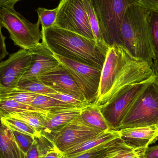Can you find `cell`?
<instances>
[{
	"instance_id": "obj_15",
	"label": "cell",
	"mask_w": 158,
	"mask_h": 158,
	"mask_svg": "<svg viewBox=\"0 0 158 158\" xmlns=\"http://www.w3.org/2000/svg\"><path fill=\"white\" fill-rule=\"evenodd\" d=\"M119 138H121L118 130L110 129L103 131L98 135L67 150L64 153V158L74 157L84 152L109 143Z\"/></svg>"
},
{
	"instance_id": "obj_23",
	"label": "cell",
	"mask_w": 158,
	"mask_h": 158,
	"mask_svg": "<svg viewBox=\"0 0 158 158\" xmlns=\"http://www.w3.org/2000/svg\"><path fill=\"white\" fill-rule=\"evenodd\" d=\"M18 87L27 92L42 95H47L56 92L44 84L38 77L21 80Z\"/></svg>"
},
{
	"instance_id": "obj_34",
	"label": "cell",
	"mask_w": 158,
	"mask_h": 158,
	"mask_svg": "<svg viewBox=\"0 0 158 158\" xmlns=\"http://www.w3.org/2000/svg\"><path fill=\"white\" fill-rule=\"evenodd\" d=\"M143 6L150 11L158 12V0H139Z\"/></svg>"
},
{
	"instance_id": "obj_13",
	"label": "cell",
	"mask_w": 158,
	"mask_h": 158,
	"mask_svg": "<svg viewBox=\"0 0 158 158\" xmlns=\"http://www.w3.org/2000/svg\"><path fill=\"white\" fill-rule=\"evenodd\" d=\"M28 51L32 56L31 65L21 80L38 77L60 64L53 53L42 42Z\"/></svg>"
},
{
	"instance_id": "obj_35",
	"label": "cell",
	"mask_w": 158,
	"mask_h": 158,
	"mask_svg": "<svg viewBox=\"0 0 158 158\" xmlns=\"http://www.w3.org/2000/svg\"><path fill=\"white\" fill-rule=\"evenodd\" d=\"M143 158H158V145L148 147L145 149Z\"/></svg>"
},
{
	"instance_id": "obj_14",
	"label": "cell",
	"mask_w": 158,
	"mask_h": 158,
	"mask_svg": "<svg viewBox=\"0 0 158 158\" xmlns=\"http://www.w3.org/2000/svg\"><path fill=\"white\" fill-rule=\"evenodd\" d=\"M118 131L121 138L137 150H144L158 140L157 126L126 128Z\"/></svg>"
},
{
	"instance_id": "obj_25",
	"label": "cell",
	"mask_w": 158,
	"mask_h": 158,
	"mask_svg": "<svg viewBox=\"0 0 158 158\" xmlns=\"http://www.w3.org/2000/svg\"><path fill=\"white\" fill-rule=\"evenodd\" d=\"M0 119L2 124L8 130L17 131L31 135L35 138L41 136L40 133L24 122L11 118H2Z\"/></svg>"
},
{
	"instance_id": "obj_29",
	"label": "cell",
	"mask_w": 158,
	"mask_h": 158,
	"mask_svg": "<svg viewBox=\"0 0 158 158\" xmlns=\"http://www.w3.org/2000/svg\"><path fill=\"white\" fill-rule=\"evenodd\" d=\"M149 24L152 44L156 60H158V12L152 11L149 16Z\"/></svg>"
},
{
	"instance_id": "obj_1",
	"label": "cell",
	"mask_w": 158,
	"mask_h": 158,
	"mask_svg": "<svg viewBox=\"0 0 158 158\" xmlns=\"http://www.w3.org/2000/svg\"><path fill=\"white\" fill-rule=\"evenodd\" d=\"M153 66L134 57L118 44L109 47L101 70L98 94L94 104L100 107L111 102L131 86L151 81Z\"/></svg>"
},
{
	"instance_id": "obj_10",
	"label": "cell",
	"mask_w": 158,
	"mask_h": 158,
	"mask_svg": "<svg viewBox=\"0 0 158 158\" xmlns=\"http://www.w3.org/2000/svg\"><path fill=\"white\" fill-rule=\"evenodd\" d=\"M151 81L131 86L110 103L99 107L111 129L117 130L129 108Z\"/></svg>"
},
{
	"instance_id": "obj_6",
	"label": "cell",
	"mask_w": 158,
	"mask_h": 158,
	"mask_svg": "<svg viewBox=\"0 0 158 158\" xmlns=\"http://www.w3.org/2000/svg\"><path fill=\"white\" fill-rule=\"evenodd\" d=\"M0 23L7 30L14 44L24 50H29L40 43L41 31L39 20L32 23L17 12L14 7H2Z\"/></svg>"
},
{
	"instance_id": "obj_12",
	"label": "cell",
	"mask_w": 158,
	"mask_h": 158,
	"mask_svg": "<svg viewBox=\"0 0 158 158\" xmlns=\"http://www.w3.org/2000/svg\"><path fill=\"white\" fill-rule=\"evenodd\" d=\"M38 78L56 92L70 95L88 103L75 80L60 63L55 68L38 77Z\"/></svg>"
},
{
	"instance_id": "obj_7",
	"label": "cell",
	"mask_w": 158,
	"mask_h": 158,
	"mask_svg": "<svg viewBox=\"0 0 158 158\" xmlns=\"http://www.w3.org/2000/svg\"><path fill=\"white\" fill-rule=\"evenodd\" d=\"M57 7L53 26L95 40L89 24L85 0H61Z\"/></svg>"
},
{
	"instance_id": "obj_26",
	"label": "cell",
	"mask_w": 158,
	"mask_h": 158,
	"mask_svg": "<svg viewBox=\"0 0 158 158\" xmlns=\"http://www.w3.org/2000/svg\"><path fill=\"white\" fill-rule=\"evenodd\" d=\"M25 110L41 111L30 105L20 103L15 100H0V118H6L7 115L11 113L22 112Z\"/></svg>"
},
{
	"instance_id": "obj_3",
	"label": "cell",
	"mask_w": 158,
	"mask_h": 158,
	"mask_svg": "<svg viewBox=\"0 0 158 158\" xmlns=\"http://www.w3.org/2000/svg\"><path fill=\"white\" fill-rule=\"evenodd\" d=\"M150 12L140 3L130 6L123 17L121 37L122 46L134 57L154 66L156 58L149 27Z\"/></svg>"
},
{
	"instance_id": "obj_28",
	"label": "cell",
	"mask_w": 158,
	"mask_h": 158,
	"mask_svg": "<svg viewBox=\"0 0 158 158\" xmlns=\"http://www.w3.org/2000/svg\"><path fill=\"white\" fill-rule=\"evenodd\" d=\"M9 131L19 147L24 154L27 155L34 143L36 138L17 131L11 130H9Z\"/></svg>"
},
{
	"instance_id": "obj_11",
	"label": "cell",
	"mask_w": 158,
	"mask_h": 158,
	"mask_svg": "<svg viewBox=\"0 0 158 158\" xmlns=\"http://www.w3.org/2000/svg\"><path fill=\"white\" fill-rule=\"evenodd\" d=\"M32 61L28 50L21 49L9 56L0 63V84L5 86L18 87L25 73L30 67Z\"/></svg>"
},
{
	"instance_id": "obj_32",
	"label": "cell",
	"mask_w": 158,
	"mask_h": 158,
	"mask_svg": "<svg viewBox=\"0 0 158 158\" xmlns=\"http://www.w3.org/2000/svg\"><path fill=\"white\" fill-rule=\"evenodd\" d=\"M64 153L61 152L55 145L52 141L44 155L43 158H64Z\"/></svg>"
},
{
	"instance_id": "obj_37",
	"label": "cell",
	"mask_w": 158,
	"mask_h": 158,
	"mask_svg": "<svg viewBox=\"0 0 158 158\" xmlns=\"http://www.w3.org/2000/svg\"><path fill=\"white\" fill-rule=\"evenodd\" d=\"M154 69H155V72L156 75L158 76V60H156L155 61L154 64Z\"/></svg>"
},
{
	"instance_id": "obj_27",
	"label": "cell",
	"mask_w": 158,
	"mask_h": 158,
	"mask_svg": "<svg viewBox=\"0 0 158 158\" xmlns=\"http://www.w3.org/2000/svg\"><path fill=\"white\" fill-rule=\"evenodd\" d=\"M58 7L53 9H46L43 7H39L36 10L38 14V20L44 29L52 27L54 25L57 13Z\"/></svg>"
},
{
	"instance_id": "obj_8",
	"label": "cell",
	"mask_w": 158,
	"mask_h": 158,
	"mask_svg": "<svg viewBox=\"0 0 158 158\" xmlns=\"http://www.w3.org/2000/svg\"><path fill=\"white\" fill-rule=\"evenodd\" d=\"M53 55L73 77L86 101L94 103L98 94L102 69Z\"/></svg>"
},
{
	"instance_id": "obj_9",
	"label": "cell",
	"mask_w": 158,
	"mask_h": 158,
	"mask_svg": "<svg viewBox=\"0 0 158 158\" xmlns=\"http://www.w3.org/2000/svg\"><path fill=\"white\" fill-rule=\"evenodd\" d=\"M102 132L86 123L80 114L55 133L51 140L63 153Z\"/></svg>"
},
{
	"instance_id": "obj_21",
	"label": "cell",
	"mask_w": 158,
	"mask_h": 158,
	"mask_svg": "<svg viewBox=\"0 0 158 158\" xmlns=\"http://www.w3.org/2000/svg\"><path fill=\"white\" fill-rule=\"evenodd\" d=\"M47 113L34 110H25L22 112L11 113L6 118H14L24 122L41 134L44 128L45 117Z\"/></svg>"
},
{
	"instance_id": "obj_16",
	"label": "cell",
	"mask_w": 158,
	"mask_h": 158,
	"mask_svg": "<svg viewBox=\"0 0 158 158\" xmlns=\"http://www.w3.org/2000/svg\"><path fill=\"white\" fill-rule=\"evenodd\" d=\"M81 110L67 109L48 112L45 117L41 135L49 138L55 133L72 121L80 113Z\"/></svg>"
},
{
	"instance_id": "obj_5",
	"label": "cell",
	"mask_w": 158,
	"mask_h": 158,
	"mask_svg": "<svg viewBox=\"0 0 158 158\" xmlns=\"http://www.w3.org/2000/svg\"><path fill=\"white\" fill-rule=\"evenodd\" d=\"M102 38L108 47L122 46L121 29L124 14L139 0H91Z\"/></svg>"
},
{
	"instance_id": "obj_17",
	"label": "cell",
	"mask_w": 158,
	"mask_h": 158,
	"mask_svg": "<svg viewBox=\"0 0 158 158\" xmlns=\"http://www.w3.org/2000/svg\"><path fill=\"white\" fill-rule=\"evenodd\" d=\"M0 158H27L0 119Z\"/></svg>"
},
{
	"instance_id": "obj_18",
	"label": "cell",
	"mask_w": 158,
	"mask_h": 158,
	"mask_svg": "<svg viewBox=\"0 0 158 158\" xmlns=\"http://www.w3.org/2000/svg\"><path fill=\"white\" fill-rule=\"evenodd\" d=\"M80 116L87 124L103 131L111 129L100 109L94 103L87 105L80 111Z\"/></svg>"
},
{
	"instance_id": "obj_30",
	"label": "cell",
	"mask_w": 158,
	"mask_h": 158,
	"mask_svg": "<svg viewBox=\"0 0 158 158\" xmlns=\"http://www.w3.org/2000/svg\"><path fill=\"white\" fill-rule=\"evenodd\" d=\"M46 96L58 99L66 104L73 106L78 109L81 110L82 109L84 108L87 105L90 104L87 102L81 101L73 96L67 94L58 93V92L49 94Z\"/></svg>"
},
{
	"instance_id": "obj_33",
	"label": "cell",
	"mask_w": 158,
	"mask_h": 158,
	"mask_svg": "<svg viewBox=\"0 0 158 158\" xmlns=\"http://www.w3.org/2000/svg\"><path fill=\"white\" fill-rule=\"evenodd\" d=\"M1 9V7L0 6V10ZM2 27L0 23V61L9 54L6 50V45L5 40L6 38L3 36L2 33Z\"/></svg>"
},
{
	"instance_id": "obj_36",
	"label": "cell",
	"mask_w": 158,
	"mask_h": 158,
	"mask_svg": "<svg viewBox=\"0 0 158 158\" xmlns=\"http://www.w3.org/2000/svg\"><path fill=\"white\" fill-rule=\"evenodd\" d=\"M20 0H0V6L2 7H14L15 4Z\"/></svg>"
},
{
	"instance_id": "obj_24",
	"label": "cell",
	"mask_w": 158,
	"mask_h": 158,
	"mask_svg": "<svg viewBox=\"0 0 158 158\" xmlns=\"http://www.w3.org/2000/svg\"><path fill=\"white\" fill-rule=\"evenodd\" d=\"M85 5L88 14L89 24L95 40L97 44L101 48L108 51V47L107 46L102 38L98 19L94 10L91 0H85Z\"/></svg>"
},
{
	"instance_id": "obj_31",
	"label": "cell",
	"mask_w": 158,
	"mask_h": 158,
	"mask_svg": "<svg viewBox=\"0 0 158 158\" xmlns=\"http://www.w3.org/2000/svg\"><path fill=\"white\" fill-rule=\"evenodd\" d=\"M116 140L109 143L98 147L92 150L84 152L72 158H101Z\"/></svg>"
},
{
	"instance_id": "obj_2",
	"label": "cell",
	"mask_w": 158,
	"mask_h": 158,
	"mask_svg": "<svg viewBox=\"0 0 158 158\" xmlns=\"http://www.w3.org/2000/svg\"><path fill=\"white\" fill-rule=\"evenodd\" d=\"M42 42L54 54L102 69L108 51L95 40L53 26L42 28Z\"/></svg>"
},
{
	"instance_id": "obj_22",
	"label": "cell",
	"mask_w": 158,
	"mask_h": 158,
	"mask_svg": "<svg viewBox=\"0 0 158 158\" xmlns=\"http://www.w3.org/2000/svg\"><path fill=\"white\" fill-rule=\"evenodd\" d=\"M37 95L18 87H8L0 84V100H13L29 105L35 99Z\"/></svg>"
},
{
	"instance_id": "obj_19",
	"label": "cell",
	"mask_w": 158,
	"mask_h": 158,
	"mask_svg": "<svg viewBox=\"0 0 158 158\" xmlns=\"http://www.w3.org/2000/svg\"><path fill=\"white\" fill-rule=\"evenodd\" d=\"M144 150L134 149L119 138L113 143L101 158H143Z\"/></svg>"
},
{
	"instance_id": "obj_4",
	"label": "cell",
	"mask_w": 158,
	"mask_h": 158,
	"mask_svg": "<svg viewBox=\"0 0 158 158\" xmlns=\"http://www.w3.org/2000/svg\"><path fill=\"white\" fill-rule=\"evenodd\" d=\"M158 126V76L148 82L129 108L117 130Z\"/></svg>"
},
{
	"instance_id": "obj_20",
	"label": "cell",
	"mask_w": 158,
	"mask_h": 158,
	"mask_svg": "<svg viewBox=\"0 0 158 158\" xmlns=\"http://www.w3.org/2000/svg\"><path fill=\"white\" fill-rule=\"evenodd\" d=\"M28 105L40 111L45 112L77 109L73 106L66 104L53 98L39 94L37 95L35 99Z\"/></svg>"
}]
</instances>
